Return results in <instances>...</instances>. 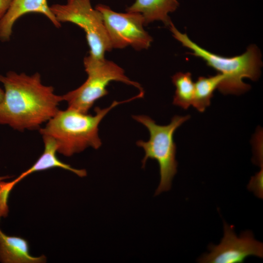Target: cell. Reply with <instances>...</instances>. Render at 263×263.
Instances as JSON below:
<instances>
[{"label": "cell", "instance_id": "1", "mask_svg": "<svg viewBox=\"0 0 263 263\" xmlns=\"http://www.w3.org/2000/svg\"><path fill=\"white\" fill-rule=\"evenodd\" d=\"M5 89L0 103V124H7L14 129H40L58 111L61 95L54 93V88L43 85L39 74L28 75L8 72L0 75Z\"/></svg>", "mask_w": 263, "mask_h": 263}, {"label": "cell", "instance_id": "2", "mask_svg": "<svg viewBox=\"0 0 263 263\" xmlns=\"http://www.w3.org/2000/svg\"><path fill=\"white\" fill-rule=\"evenodd\" d=\"M142 97V94L139 93L126 100H115L105 108L96 107L94 115L68 108L64 111L58 110L44 128L39 129V132L42 135L53 138L57 145V151L66 156L81 152L89 147L97 149L102 145L98 126L105 116L119 104Z\"/></svg>", "mask_w": 263, "mask_h": 263}, {"label": "cell", "instance_id": "3", "mask_svg": "<svg viewBox=\"0 0 263 263\" xmlns=\"http://www.w3.org/2000/svg\"><path fill=\"white\" fill-rule=\"evenodd\" d=\"M173 37L183 46L190 50V54L201 58L209 67L222 74L224 79L218 89L223 94H240L250 88L243 79L256 80L260 76L262 55L255 45L248 47L245 52L233 57H225L213 54L191 40L186 34L180 32L171 22L169 26Z\"/></svg>", "mask_w": 263, "mask_h": 263}, {"label": "cell", "instance_id": "4", "mask_svg": "<svg viewBox=\"0 0 263 263\" xmlns=\"http://www.w3.org/2000/svg\"><path fill=\"white\" fill-rule=\"evenodd\" d=\"M132 117L144 125L150 132L148 141L139 140L136 142V145L145 151V156L142 160L143 168L148 159L155 160L159 164L160 181L155 193V195H157L171 188L178 165L175 158L176 146L173 135L175 131L189 119L190 116L175 115L169 124L164 126L157 125L149 116L132 115Z\"/></svg>", "mask_w": 263, "mask_h": 263}, {"label": "cell", "instance_id": "5", "mask_svg": "<svg viewBox=\"0 0 263 263\" xmlns=\"http://www.w3.org/2000/svg\"><path fill=\"white\" fill-rule=\"evenodd\" d=\"M83 62L87 79L79 87L61 95L68 108L88 113L96 100L108 94L107 87L113 81L133 86L140 92H144L139 83L131 80L124 70L113 61L89 55L84 57Z\"/></svg>", "mask_w": 263, "mask_h": 263}, {"label": "cell", "instance_id": "6", "mask_svg": "<svg viewBox=\"0 0 263 263\" xmlns=\"http://www.w3.org/2000/svg\"><path fill=\"white\" fill-rule=\"evenodd\" d=\"M50 8L59 23L72 22L84 30L91 56L103 59L105 52L113 49L102 15L92 7L91 0H73L64 5L53 4Z\"/></svg>", "mask_w": 263, "mask_h": 263}, {"label": "cell", "instance_id": "7", "mask_svg": "<svg viewBox=\"0 0 263 263\" xmlns=\"http://www.w3.org/2000/svg\"><path fill=\"white\" fill-rule=\"evenodd\" d=\"M95 8L102 15L112 48L123 49L131 46L139 51L150 46L152 38L143 27L145 20L141 14L118 13L102 4Z\"/></svg>", "mask_w": 263, "mask_h": 263}, {"label": "cell", "instance_id": "8", "mask_svg": "<svg viewBox=\"0 0 263 263\" xmlns=\"http://www.w3.org/2000/svg\"><path fill=\"white\" fill-rule=\"evenodd\" d=\"M224 235L218 245L209 246L210 252L198 259L202 263H243L249 256L263 257V244L254 238L252 232L245 231L238 237L234 226L224 223Z\"/></svg>", "mask_w": 263, "mask_h": 263}, {"label": "cell", "instance_id": "9", "mask_svg": "<svg viewBox=\"0 0 263 263\" xmlns=\"http://www.w3.org/2000/svg\"><path fill=\"white\" fill-rule=\"evenodd\" d=\"M38 13L45 16L56 27L61 23L57 21L47 4V0H13L9 8L0 20V40L10 38L16 21L23 15Z\"/></svg>", "mask_w": 263, "mask_h": 263}, {"label": "cell", "instance_id": "10", "mask_svg": "<svg viewBox=\"0 0 263 263\" xmlns=\"http://www.w3.org/2000/svg\"><path fill=\"white\" fill-rule=\"evenodd\" d=\"M25 239L5 234L0 229V261L3 263H40L46 262L44 255L33 257L29 252Z\"/></svg>", "mask_w": 263, "mask_h": 263}, {"label": "cell", "instance_id": "11", "mask_svg": "<svg viewBox=\"0 0 263 263\" xmlns=\"http://www.w3.org/2000/svg\"><path fill=\"white\" fill-rule=\"evenodd\" d=\"M179 5L177 0H135L126 11L141 14L145 25L159 20L169 27L171 22L169 14L175 11Z\"/></svg>", "mask_w": 263, "mask_h": 263}, {"label": "cell", "instance_id": "12", "mask_svg": "<svg viewBox=\"0 0 263 263\" xmlns=\"http://www.w3.org/2000/svg\"><path fill=\"white\" fill-rule=\"evenodd\" d=\"M42 137L44 144L43 152L30 168L21 173L15 179L17 184L32 173L54 168H60L69 170L79 177L86 176V170L73 168L70 165L60 161L56 156L57 147L55 140L47 135H42Z\"/></svg>", "mask_w": 263, "mask_h": 263}, {"label": "cell", "instance_id": "13", "mask_svg": "<svg viewBox=\"0 0 263 263\" xmlns=\"http://www.w3.org/2000/svg\"><path fill=\"white\" fill-rule=\"evenodd\" d=\"M224 79L218 73L208 77L200 76L194 83V96L192 106L200 112H204L210 105L214 91Z\"/></svg>", "mask_w": 263, "mask_h": 263}, {"label": "cell", "instance_id": "14", "mask_svg": "<svg viewBox=\"0 0 263 263\" xmlns=\"http://www.w3.org/2000/svg\"><path fill=\"white\" fill-rule=\"evenodd\" d=\"M171 78L175 87L173 104L184 109H188L192 105L194 96V83L191 74L189 72H178Z\"/></svg>", "mask_w": 263, "mask_h": 263}, {"label": "cell", "instance_id": "15", "mask_svg": "<svg viewBox=\"0 0 263 263\" xmlns=\"http://www.w3.org/2000/svg\"><path fill=\"white\" fill-rule=\"evenodd\" d=\"M16 185L14 180L9 182L0 181V218L5 217L8 212L7 199L10 192Z\"/></svg>", "mask_w": 263, "mask_h": 263}, {"label": "cell", "instance_id": "16", "mask_svg": "<svg viewBox=\"0 0 263 263\" xmlns=\"http://www.w3.org/2000/svg\"><path fill=\"white\" fill-rule=\"evenodd\" d=\"M13 0H0V20L4 16Z\"/></svg>", "mask_w": 263, "mask_h": 263}, {"label": "cell", "instance_id": "17", "mask_svg": "<svg viewBox=\"0 0 263 263\" xmlns=\"http://www.w3.org/2000/svg\"><path fill=\"white\" fill-rule=\"evenodd\" d=\"M4 96V91L0 88V103L2 101Z\"/></svg>", "mask_w": 263, "mask_h": 263}, {"label": "cell", "instance_id": "18", "mask_svg": "<svg viewBox=\"0 0 263 263\" xmlns=\"http://www.w3.org/2000/svg\"><path fill=\"white\" fill-rule=\"evenodd\" d=\"M10 177H11L9 176H2V177L0 176V181L3 180L4 179L9 178Z\"/></svg>", "mask_w": 263, "mask_h": 263}, {"label": "cell", "instance_id": "19", "mask_svg": "<svg viewBox=\"0 0 263 263\" xmlns=\"http://www.w3.org/2000/svg\"><path fill=\"white\" fill-rule=\"evenodd\" d=\"M72 0H67L68 2H70V1H71Z\"/></svg>", "mask_w": 263, "mask_h": 263}]
</instances>
